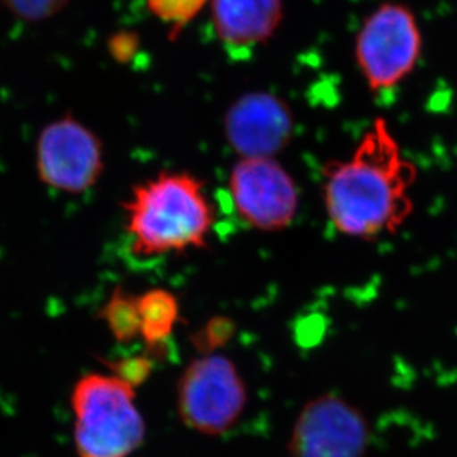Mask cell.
<instances>
[{"mask_svg":"<svg viewBox=\"0 0 457 457\" xmlns=\"http://www.w3.org/2000/svg\"><path fill=\"white\" fill-rule=\"evenodd\" d=\"M416 168L385 119H378L345 161L322 168V198L337 232L371 241L394 233L413 212Z\"/></svg>","mask_w":457,"mask_h":457,"instance_id":"cell-1","label":"cell"},{"mask_svg":"<svg viewBox=\"0 0 457 457\" xmlns=\"http://www.w3.org/2000/svg\"><path fill=\"white\" fill-rule=\"evenodd\" d=\"M122 205L132 254L145 259L204 248L216 220L203 181L185 171L159 172L132 186Z\"/></svg>","mask_w":457,"mask_h":457,"instance_id":"cell-2","label":"cell"},{"mask_svg":"<svg viewBox=\"0 0 457 457\" xmlns=\"http://www.w3.org/2000/svg\"><path fill=\"white\" fill-rule=\"evenodd\" d=\"M75 445L80 457H128L145 440L136 387L114 374H85L71 394Z\"/></svg>","mask_w":457,"mask_h":457,"instance_id":"cell-3","label":"cell"},{"mask_svg":"<svg viewBox=\"0 0 457 457\" xmlns=\"http://www.w3.org/2000/svg\"><path fill=\"white\" fill-rule=\"evenodd\" d=\"M420 54L422 33L405 4H380L365 18L356 37V62L374 93L400 85L418 66Z\"/></svg>","mask_w":457,"mask_h":457,"instance_id":"cell-4","label":"cell"},{"mask_svg":"<svg viewBox=\"0 0 457 457\" xmlns=\"http://www.w3.org/2000/svg\"><path fill=\"white\" fill-rule=\"evenodd\" d=\"M248 392L228 356L207 353L192 361L177 386V409L183 422L205 436H220L237 423Z\"/></svg>","mask_w":457,"mask_h":457,"instance_id":"cell-5","label":"cell"},{"mask_svg":"<svg viewBox=\"0 0 457 457\" xmlns=\"http://www.w3.org/2000/svg\"><path fill=\"white\" fill-rule=\"evenodd\" d=\"M35 162L39 180L49 189L85 194L104 172V147L91 128L67 114L40 131Z\"/></svg>","mask_w":457,"mask_h":457,"instance_id":"cell-6","label":"cell"},{"mask_svg":"<svg viewBox=\"0 0 457 457\" xmlns=\"http://www.w3.org/2000/svg\"><path fill=\"white\" fill-rule=\"evenodd\" d=\"M237 216L260 232L284 230L299 212V189L275 158H239L228 176Z\"/></svg>","mask_w":457,"mask_h":457,"instance_id":"cell-7","label":"cell"},{"mask_svg":"<svg viewBox=\"0 0 457 457\" xmlns=\"http://www.w3.org/2000/svg\"><path fill=\"white\" fill-rule=\"evenodd\" d=\"M370 427L342 396H317L304 405L291 434L290 457H364Z\"/></svg>","mask_w":457,"mask_h":457,"instance_id":"cell-8","label":"cell"},{"mask_svg":"<svg viewBox=\"0 0 457 457\" xmlns=\"http://www.w3.org/2000/svg\"><path fill=\"white\" fill-rule=\"evenodd\" d=\"M293 134L290 106L273 94H244L226 112V140L239 158H275L290 145Z\"/></svg>","mask_w":457,"mask_h":457,"instance_id":"cell-9","label":"cell"},{"mask_svg":"<svg viewBox=\"0 0 457 457\" xmlns=\"http://www.w3.org/2000/svg\"><path fill=\"white\" fill-rule=\"evenodd\" d=\"M212 17L228 54L242 58L272 39L284 17V0H212Z\"/></svg>","mask_w":457,"mask_h":457,"instance_id":"cell-10","label":"cell"},{"mask_svg":"<svg viewBox=\"0 0 457 457\" xmlns=\"http://www.w3.org/2000/svg\"><path fill=\"white\" fill-rule=\"evenodd\" d=\"M137 309L140 318V337L147 346V355L158 356L180 321V304L176 295L165 288H152L137 295Z\"/></svg>","mask_w":457,"mask_h":457,"instance_id":"cell-11","label":"cell"},{"mask_svg":"<svg viewBox=\"0 0 457 457\" xmlns=\"http://www.w3.org/2000/svg\"><path fill=\"white\" fill-rule=\"evenodd\" d=\"M98 318L118 343L132 342L140 337V318L137 309V295H131L123 287H116L111 297L98 311Z\"/></svg>","mask_w":457,"mask_h":457,"instance_id":"cell-12","label":"cell"},{"mask_svg":"<svg viewBox=\"0 0 457 457\" xmlns=\"http://www.w3.org/2000/svg\"><path fill=\"white\" fill-rule=\"evenodd\" d=\"M150 11L161 21L171 26L172 31H180L187 22L192 21L208 0H145Z\"/></svg>","mask_w":457,"mask_h":457,"instance_id":"cell-13","label":"cell"},{"mask_svg":"<svg viewBox=\"0 0 457 457\" xmlns=\"http://www.w3.org/2000/svg\"><path fill=\"white\" fill-rule=\"evenodd\" d=\"M233 331L235 324L228 318H212L194 336V345L201 355L214 353L216 349L225 346L232 339Z\"/></svg>","mask_w":457,"mask_h":457,"instance_id":"cell-14","label":"cell"},{"mask_svg":"<svg viewBox=\"0 0 457 457\" xmlns=\"http://www.w3.org/2000/svg\"><path fill=\"white\" fill-rule=\"evenodd\" d=\"M71 0H2L4 8L15 17L37 22L57 15Z\"/></svg>","mask_w":457,"mask_h":457,"instance_id":"cell-15","label":"cell"},{"mask_svg":"<svg viewBox=\"0 0 457 457\" xmlns=\"http://www.w3.org/2000/svg\"><path fill=\"white\" fill-rule=\"evenodd\" d=\"M106 365L113 371L114 376L122 378L123 382L132 387L140 386L154 373V362L152 356L137 355L122 358L118 361H106Z\"/></svg>","mask_w":457,"mask_h":457,"instance_id":"cell-16","label":"cell"}]
</instances>
